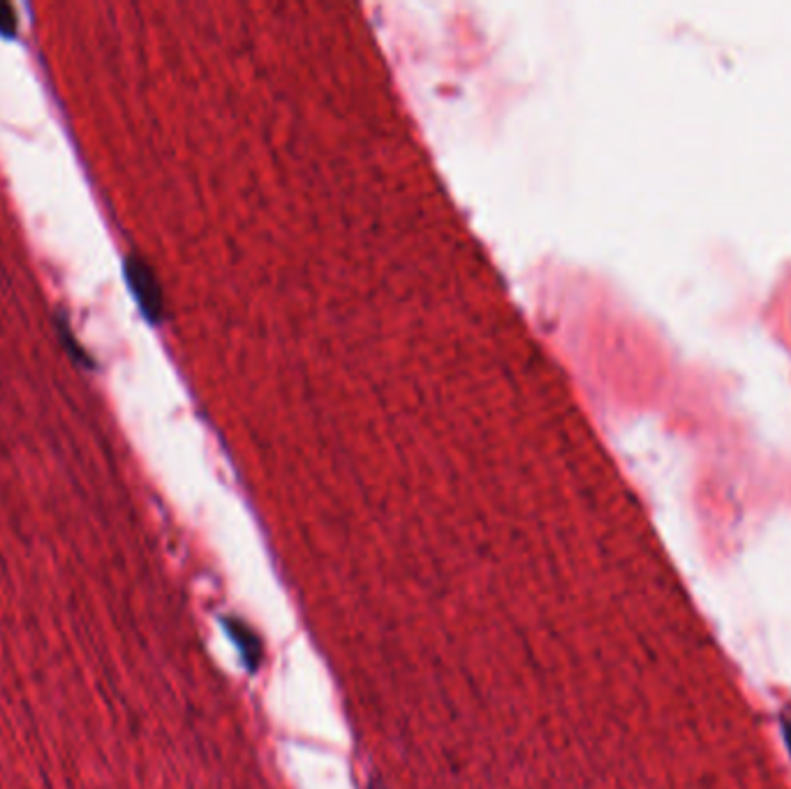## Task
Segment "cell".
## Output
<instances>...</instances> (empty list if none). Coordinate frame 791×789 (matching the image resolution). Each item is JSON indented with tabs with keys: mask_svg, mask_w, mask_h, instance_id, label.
<instances>
[{
	"mask_svg": "<svg viewBox=\"0 0 791 789\" xmlns=\"http://www.w3.org/2000/svg\"><path fill=\"white\" fill-rule=\"evenodd\" d=\"M119 627L0 607V789H127Z\"/></svg>",
	"mask_w": 791,
	"mask_h": 789,
	"instance_id": "cell-1",
	"label": "cell"
}]
</instances>
